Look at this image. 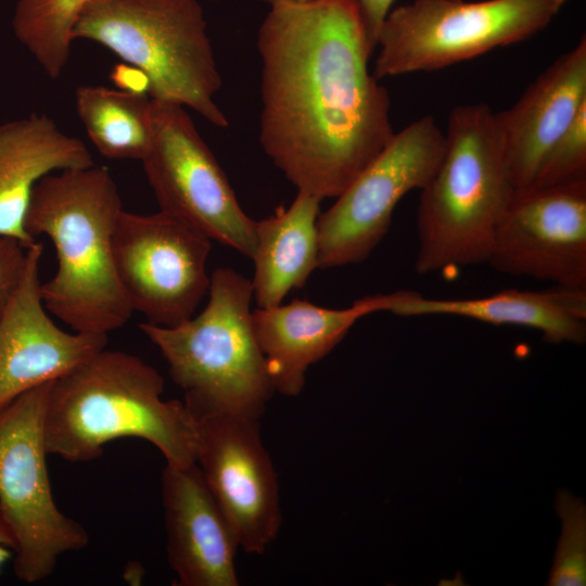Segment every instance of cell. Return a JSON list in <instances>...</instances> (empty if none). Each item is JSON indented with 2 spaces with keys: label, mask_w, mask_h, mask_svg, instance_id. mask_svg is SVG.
Returning a JSON list of instances; mask_svg holds the SVG:
<instances>
[{
  "label": "cell",
  "mask_w": 586,
  "mask_h": 586,
  "mask_svg": "<svg viewBox=\"0 0 586 586\" xmlns=\"http://www.w3.org/2000/svg\"><path fill=\"white\" fill-rule=\"evenodd\" d=\"M256 47L264 152L297 191L336 198L395 135L355 0L270 5Z\"/></svg>",
  "instance_id": "obj_1"
},
{
  "label": "cell",
  "mask_w": 586,
  "mask_h": 586,
  "mask_svg": "<svg viewBox=\"0 0 586 586\" xmlns=\"http://www.w3.org/2000/svg\"><path fill=\"white\" fill-rule=\"evenodd\" d=\"M123 209L110 171L95 165L49 174L33 190L25 228L34 238L47 235L58 260L41 297L76 332L107 335L132 314L113 253Z\"/></svg>",
  "instance_id": "obj_2"
},
{
  "label": "cell",
  "mask_w": 586,
  "mask_h": 586,
  "mask_svg": "<svg viewBox=\"0 0 586 586\" xmlns=\"http://www.w3.org/2000/svg\"><path fill=\"white\" fill-rule=\"evenodd\" d=\"M163 392L155 368L136 355L102 349L51 383L43 417L48 455L85 462L114 440L138 437L166 463L195 462L194 417L184 402L164 399Z\"/></svg>",
  "instance_id": "obj_3"
},
{
  "label": "cell",
  "mask_w": 586,
  "mask_h": 586,
  "mask_svg": "<svg viewBox=\"0 0 586 586\" xmlns=\"http://www.w3.org/2000/svg\"><path fill=\"white\" fill-rule=\"evenodd\" d=\"M442 160L420 190L419 275L487 263L500 219L515 195L496 113L485 103L454 107Z\"/></svg>",
  "instance_id": "obj_4"
},
{
  "label": "cell",
  "mask_w": 586,
  "mask_h": 586,
  "mask_svg": "<svg viewBox=\"0 0 586 586\" xmlns=\"http://www.w3.org/2000/svg\"><path fill=\"white\" fill-rule=\"evenodd\" d=\"M207 294L204 309L179 326L145 321L139 328L166 360L192 413L260 418L276 391L253 329L252 282L220 267Z\"/></svg>",
  "instance_id": "obj_5"
},
{
  "label": "cell",
  "mask_w": 586,
  "mask_h": 586,
  "mask_svg": "<svg viewBox=\"0 0 586 586\" xmlns=\"http://www.w3.org/2000/svg\"><path fill=\"white\" fill-rule=\"evenodd\" d=\"M72 38L94 41L140 69L151 99L228 127L216 103L222 79L198 0H90Z\"/></svg>",
  "instance_id": "obj_6"
},
{
  "label": "cell",
  "mask_w": 586,
  "mask_h": 586,
  "mask_svg": "<svg viewBox=\"0 0 586 586\" xmlns=\"http://www.w3.org/2000/svg\"><path fill=\"white\" fill-rule=\"evenodd\" d=\"M566 2L412 0L385 18L372 74L381 80L436 71L520 42L545 29Z\"/></svg>",
  "instance_id": "obj_7"
},
{
  "label": "cell",
  "mask_w": 586,
  "mask_h": 586,
  "mask_svg": "<svg viewBox=\"0 0 586 586\" xmlns=\"http://www.w3.org/2000/svg\"><path fill=\"white\" fill-rule=\"evenodd\" d=\"M52 382L26 391L0 411V513L15 543L14 573L29 584L50 576L63 553L89 543L85 527L52 496L43 436Z\"/></svg>",
  "instance_id": "obj_8"
},
{
  "label": "cell",
  "mask_w": 586,
  "mask_h": 586,
  "mask_svg": "<svg viewBox=\"0 0 586 586\" xmlns=\"http://www.w3.org/2000/svg\"><path fill=\"white\" fill-rule=\"evenodd\" d=\"M141 162L160 211L252 259L256 221L184 106L152 99L151 145Z\"/></svg>",
  "instance_id": "obj_9"
},
{
  "label": "cell",
  "mask_w": 586,
  "mask_h": 586,
  "mask_svg": "<svg viewBox=\"0 0 586 586\" xmlns=\"http://www.w3.org/2000/svg\"><path fill=\"white\" fill-rule=\"evenodd\" d=\"M444 146L445 136L430 115L395 132L335 203L319 214L318 268L365 260L386 234L399 201L432 178Z\"/></svg>",
  "instance_id": "obj_10"
},
{
  "label": "cell",
  "mask_w": 586,
  "mask_h": 586,
  "mask_svg": "<svg viewBox=\"0 0 586 586\" xmlns=\"http://www.w3.org/2000/svg\"><path fill=\"white\" fill-rule=\"evenodd\" d=\"M211 240L158 211L119 215L113 253L116 272L132 311L146 322L176 327L191 317L208 293Z\"/></svg>",
  "instance_id": "obj_11"
},
{
  "label": "cell",
  "mask_w": 586,
  "mask_h": 586,
  "mask_svg": "<svg viewBox=\"0 0 586 586\" xmlns=\"http://www.w3.org/2000/svg\"><path fill=\"white\" fill-rule=\"evenodd\" d=\"M192 415L198 433L195 463L230 521L240 548L263 555L277 538L282 517L278 476L262 440L259 418L229 412Z\"/></svg>",
  "instance_id": "obj_12"
},
{
  "label": "cell",
  "mask_w": 586,
  "mask_h": 586,
  "mask_svg": "<svg viewBox=\"0 0 586 586\" xmlns=\"http://www.w3.org/2000/svg\"><path fill=\"white\" fill-rule=\"evenodd\" d=\"M487 264L512 277L586 289V178L517 193Z\"/></svg>",
  "instance_id": "obj_13"
},
{
  "label": "cell",
  "mask_w": 586,
  "mask_h": 586,
  "mask_svg": "<svg viewBox=\"0 0 586 586\" xmlns=\"http://www.w3.org/2000/svg\"><path fill=\"white\" fill-rule=\"evenodd\" d=\"M43 245L26 251L18 288L0 315V411L17 396L52 382L105 348L106 334L67 332L49 317L40 293Z\"/></svg>",
  "instance_id": "obj_14"
},
{
  "label": "cell",
  "mask_w": 586,
  "mask_h": 586,
  "mask_svg": "<svg viewBox=\"0 0 586 586\" xmlns=\"http://www.w3.org/2000/svg\"><path fill=\"white\" fill-rule=\"evenodd\" d=\"M166 551L180 586H237V534L195 462L162 473Z\"/></svg>",
  "instance_id": "obj_15"
},
{
  "label": "cell",
  "mask_w": 586,
  "mask_h": 586,
  "mask_svg": "<svg viewBox=\"0 0 586 586\" xmlns=\"http://www.w3.org/2000/svg\"><path fill=\"white\" fill-rule=\"evenodd\" d=\"M586 105V38L561 54L508 110L496 113L515 194L535 181L552 145Z\"/></svg>",
  "instance_id": "obj_16"
},
{
  "label": "cell",
  "mask_w": 586,
  "mask_h": 586,
  "mask_svg": "<svg viewBox=\"0 0 586 586\" xmlns=\"http://www.w3.org/2000/svg\"><path fill=\"white\" fill-rule=\"evenodd\" d=\"M392 293L365 296L332 309L293 300L252 311V323L275 391L297 396L308 368L327 356L360 319L387 311Z\"/></svg>",
  "instance_id": "obj_17"
},
{
  "label": "cell",
  "mask_w": 586,
  "mask_h": 586,
  "mask_svg": "<svg viewBox=\"0 0 586 586\" xmlns=\"http://www.w3.org/2000/svg\"><path fill=\"white\" fill-rule=\"evenodd\" d=\"M387 311L402 317L448 316L530 328L553 344H582L586 339V289H509L474 298H431L400 290L393 292Z\"/></svg>",
  "instance_id": "obj_18"
},
{
  "label": "cell",
  "mask_w": 586,
  "mask_h": 586,
  "mask_svg": "<svg viewBox=\"0 0 586 586\" xmlns=\"http://www.w3.org/2000/svg\"><path fill=\"white\" fill-rule=\"evenodd\" d=\"M94 165L88 148L52 118L33 113L0 125V234L26 249L36 239L25 217L36 183L44 176Z\"/></svg>",
  "instance_id": "obj_19"
},
{
  "label": "cell",
  "mask_w": 586,
  "mask_h": 586,
  "mask_svg": "<svg viewBox=\"0 0 586 586\" xmlns=\"http://www.w3.org/2000/svg\"><path fill=\"white\" fill-rule=\"evenodd\" d=\"M321 200L297 191L288 207L256 221L253 297L258 308L282 303L318 268L317 220Z\"/></svg>",
  "instance_id": "obj_20"
},
{
  "label": "cell",
  "mask_w": 586,
  "mask_h": 586,
  "mask_svg": "<svg viewBox=\"0 0 586 586\" xmlns=\"http://www.w3.org/2000/svg\"><path fill=\"white\" fill-rule=\"evenodd\" d=\"M76 111L98 152L111 160H139L152 139V99L104 86L82 85L75 92Z\"/></svg>",
  "instance_id": "obj_21"
},
{
  "label": "cell",
  "mask_w": 586,
  "mask_h": 586,
  "mask_svg": "<svg viewBox=\"0 0 586 586\" xmlns=\"http://www.w3.org/2000/svg\"><path fill=\"white\" fill-rule=\"evenodd\" d=\"M90 0H17L12 29L44 74L59 78L66 67L76 21Z\"/></svg>",
  "instance_id": "obj_22"
},
{
  "label": "cell",
  "mask_w": 586,
  "mask_h": 586,
  "mask_svg": "<svg viewBox=\"0 0 586 586\" xmlns=\"http://www.w3.org/2000/svg\"><path fill=\"white\" fill-rule=\"evenodd\" d=\"M556 510L562 531L557 545L549 586H585L586 584V507L583 500L561 489Z\"/></svg>",
  "instance_id": "obj_23"
},
{
  "label": "cell",
  "mask_w": 586,
  "mask_h": 586,
  "mask_svg": "<svg viewBox=\"0 0 586 586\" xmlns=\"http://www.w3.org/2000/svg\"><path fill=\"white\" fill-rule=\"evenodd\" d=\"M586 178V105L549 150L534 183L547 188ZM526 191V190H525Z\"/></svg>",
  "instance_id": "obj_24"
},
{
  "label": "cell",
  "mask_w": 586,
  "mask_h": 586,
  "mask_svg": "<svg viewBox=\"0 0 586 586\" xmlns=\"http://www.w3.org/2000/svg\"><path fill=\"white\" fill-rule=\"evenodd\" d=\"M27 249L18 240L0 234V315L21 283Z\"/></svg>",
  "instance_id": "obj_25"
},
{
  "label": "cell",
  "mask_w": 586,
  "mask_h": 586,
  "mask_svg": "<svg viewBox=\"0 0 586 586\" xmlns=\"http://www.w3.org/2000/svg\"><path fill=\"white\" fill-rule=\"evenodd\" d=\"M368 42L374 52L381 27L395 0H355Z\"/></svg>",
  "instance_id": "obj_26"
},
{
  "label": "cell",
  "mask_w": 586,
  "mask_h": 586,
  "mask_svg": "<svg viewBox=\"0 0 586 586\" xmlns=\"http://www.w3.org/2000/svg\"><path fill=\"white\" fill-rule=\"evenodd\" d=\"M111 77L122 90L149 94V80L135 66L129 64L117 65L113 68Z\"/></svg>",
  "instance_id": "obj_27"
},
{
  "label": "cell",
  "mask_w": 586,
  "mask_h": 586,
  "mask_svg": "<svg viewBox=\"0 0 586 586\" xmlns=\"http://www.w3.org/2000/svg\"><path fill=\"white\" fill-rule=\"evenodd\" d=\"M144 576V568L140 562L130 561L125 565L123 577L130 585H140Z\"/></svg>",
  "instance_id": "obj_28"
},
{
  "label": "cell",
  "mask_w": 586,
  "mask_h": 586,
  "mask_svg": "<svg viewBox=\"0 0 586 586\" xmlns=\"http://www.w3.org/2000/svg\"><path fill=\"white\" fill-rule=\"evenodd\" d=\"M0 543H3L5 545L10 546L13 550L15 549L14 539H13L7 524L3 521L2 517H1V513H0Z\"/></svg>",
  "instance_id": "obj_29"
},
{
  "label": "cell",
  "mask_w": 586,
  "mask_h": 586,
  "mask_svg": "<svg viewBox=\"0 0 586 586\" xmlns=\"http://www.w3.org/2000/svg\"><path fill=\"white\" fill-rule=\"evenodd\" d=\"M11 547L3 544V543H0V570L2 568V565L9 560L11 559L12 557V553H11Z\"/></svg>",
  "instance_id": "obj_30"
},
{
  "label": "cell",
  "mask_w": 586,
  "mask_h": 586,
  "mask_svg": "<svg viewBox=\"0 0 586 586\" xmlns=\"http://www.w3.org/2000/svg\"><path fill=\"white\" fill-rule=\"evenodd\" d=\"M260 2L267 4L268 7L277 4V3H283V2H303L307 0H259Z\"/></svg>",
  "instance_id": "obj_31"
},
{
  "label": "cell",
  "mask_w": 586,
  "mask_h": 586,
  "mask_svg": "<svg viewBox=\"0 0 586 586\" xmlns=\"http://www.w3.org/2000/svg\"><path fill=\"white\" fill-rule=\"evenodd\" d=\"M213 1H219V0H213Z\"/></svg>",
  "instance_id": "obj_32"
}]
</instances>
